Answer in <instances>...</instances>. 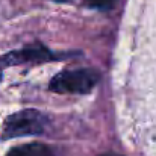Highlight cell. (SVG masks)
<instances>
[{
    "instance_id": "1",
    "label": "cell",
    "mask_w": 156,
    "mask_h": 156,
    "mask_svg": "<svg viewBox=\"0 0 156 156\" xmlns=\"http://www.w3.org/2000/svg\"><path fill=\"white\" fill-rule=\"evenodd\" d=\"M99 79L100 74L94 68L64 70L53 76L49 88L59 94H88L97 85Z\"/></svg>"
},
{
    "instance_id": "5",
    "label": "cell",
    "mask_w": 156,
    "mask_h": 156,
    "mask_svg": "<svg viewBox=\"0 0 156 156\" xmlns=\"http://www.w3.org/2000/svg\"><path fill=\"white\" fill-rule=\"evenodd\" d=\"M115 0H85V5L94 9H111Z\"/></svg>"
},
{
    "instance_id": "2",
    "label": "cell",
    "mask_w": 156,
    "mask_h": 156,
    "mask_svg": "<svg viewBox=\"0 0 156 156\" xmlns=\"http://www.w3.org/2000/svg\"><path fill=\"white\" fill-rule=\"evenodd\" d=\"M47 117L37 109H23L5 120V138L40 135L46 130Z\"/></svg>"
},
{
    "instance_id": "4",
    "label": "cell",
    "mask_w": 156,
    "mask_h": 156,
    "mask_svg": "<svg viewBox=\"0 0 156 156\" xmlns=\"http://www.w3.org/2000/svg\"><path fill=\"white\" fill-rule=\"evenodd\" d=\"M6 156H53V153L47 146L40 143H32L14 147Z\"/></svg>"
},
{
    "instance_id": "7",
    "label": "cell",
    "mask_w": 156,
    "mask_h": 156,
    "mask_svg": "<svg viewBox=\"0 0 156 156\" xmlns=\"http://www.w3.org/2000/svg\"><path fill=\"white\" fill-rule=\"evenodd\" d=\"M0 80H2V71H0Z\"/></svg>"
},
{
    "instance_id": "6",
    "label": "cell",
    "mask_w": 156,
    "mask_h": 156,
    "mask_svg": "<svg viewBox=\"0 0 156 156\" xmlns=\"http://www.w3.org/2000/svg\"><path fill=\"white\" fill-rule=\"evenodd\" d=\"M53 2H58V3H65V2H70V0H53Z\"/></svg>"
},
{
    "instance_id": "3",
    "label": "cell",
    "mask_w": 156,
    "mask_h": 156,
    "mask_svg": "<svg viewBox=\"0 0 156 156\" xmlns=\"http://www.w3.org/2000/svg\"><path fill=\"white\" fill-rule=\"evenodd\" d=\"M56 59L62 58H59L56 53L49 52L46 47H26L0 56V67H12L20 64H41Z\"/></svg>"
}]
</instances>
